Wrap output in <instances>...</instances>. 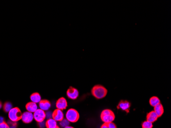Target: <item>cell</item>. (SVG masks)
Returning a JSON list of instances; mask_svg holds the SVG:
<instances>
[{"mask_svg":"<svg viewBox=\"0 0 171 128\" xmlns=\"http://www.w3.org/2000/svg\"><path fill=\"white\" fill-rule=\"evenodd\" d=\"M108 91L103 86L100 85L94 86L91 90V93L97 99H102L107 94Z\"/></svg>","mask_w":171,"mask_h":128,"instance_id":"6da1fadb","label":"cell"},{"mask_svg":"<svg viewBox=\"0 0 171 128\" xmlns=\"http://www.w3.org/2000/svg\"><path fill=\"white\" fill-rule=\"evenodd\" d=\"M100 118L104 123L113 122L115 118L114 112L110 109L103 110L100 114Z\"/></svg>","mask_w":171,"mask_h":128,"instance_id":"7a4b0ae2","label":"cell"},{"mask_svg":"<svg viewBox=\"0 0 171 128\" xmlns=\"http://www.w3.org/2000/svg\"><path fill=\"white\" fill-rule=\"evenodd\" d=\"M22 112L18 107L12 108L8 112V117L12 122H17L22 119Z\"/></svg>","mask_w":171,"mask_h":128,"instance_id":"3957f363","label":"cell"},{"mask_svg":"<svg viewBox=\"0 0 171 128\" xmlns=\"http://www.w3.org/2000/svg\"><path fill=\"white\" fill-rule=\"evenodd\" d=\"M66 118L69 122H77L80 118V114L77 110L71 108L66 112Z\"/></svg>","mask_w":171,"mask_h":128,"instance_id":"277c9868","label":"cell"},{"mask_svg":"<svg viewBox=\"0 0 171 128\" xmlns=\"http://www.w3.org/2000/svg\"><path fill=\"white\" fill-rule=\"evenodd\" d=\"M33 118L36 122H44L46 118V113L41 109H38L33 113Z\"/></svg>","mask_w":171,"mask_h":128,"instance_id":"5b68a950","label":"cell"},{"mask_svg":"<svg viewBox=\"0 0 171 128\" xmlns=\"http://www.w3.org/2000/svg\"><path fill=\"white\" fill-rule=\"evenodd\" d=\"M67 95L68 98L71 100H76L79 95V92L76 89L70 87L67 91Z\"/></svg>","mask_w":171,"mask_h":128,"instance_id":"8992f818","label":"cell"},{"mask_svg":"<svg viewBox=\"0 0 171 128\" xmlns=\"http://www.w3.org/2000/svg\"><path fill=\"white\" fill-rule=\"evenodd\" d=\"M131 107V104L127 100H121L117 106L118 109L125 111L128 113L130 111V108Z\"/></svg>","mask_w":171,"mask_h":128,"instance_id":"52a82bcc","label":"cell"},{"mask_svg":"<svg viewBox=\"0 0 171 128\" xmlns=\"http://www.w3.org/2000/svg\"><path fill=\"white\" fill-rule=\"evenodd\" d=\"M64 113L62 110L56 109L52 112V117L56 122H60L64 119Z\"/></svg>","mask_w":171,"mask_h":128,"instance_id":"ba28073f","label":"cell"},{"mask_svg":"<svg viewBox=\"0 0 171 128\" xmlns=\"http://www.w3.org/2000/svg\"><path fill=\"white\" fill-rule=\"evenodd\" d=\"M33 114L31 112H25L22 114V119L23 122L25 124H29L32 122L33 119Z\"/></svg>","mask_w":171,"mask_h":128,"instance_id":"9c48e42d","label":"cell"},{"mask_svg":"<svg viewBox=\"0 0 171 128\" xmlns=\"http://www.w3.org/2000/svg\"><path fill=\"white\" fill-rule=\"evenodd\" d=\"M67 106H68L67 102L64 97H61L59 98L56 103V108L60 110H65L66 109Z\"/></svg>","mask_w":171,"mask_h":128,"instance_id":"30bf717a","label":"cell"},{"mask_svg":"<svg viewBox=\"0 0 171 128\" xmlns=\"http://www.w3.org/2000/svg\"><path fill=\"white\" fill-rule=\"evenodd\" d=\"M39 107L41 110L47 111L51 107V103L47 100H43L39 102Z\"/></svg>","mask_w":171,"mask_h":128,"instance_id":"8fae6325","label":"cell"},{"mask_svg":"<svg viewBox=\"0 0 171 128\" xmlns=\"http://www.w3.org/2000/svg\"><path fill=\"white\" fill-rule=\"evenodd\" d=\"M26 109L28 112L34 113L38 109V106L34 102H29L26 104Z\"/></svg>","mask_w":171,"mask_h":128,"instance_id":"7c38bea8","label":"cell"},{"mask_svg":"<svg viewBox=\"0 0 171 128\" xmlns=\"http://www.w3.org/2000/svg\"><path fill=\"white\" fill-rule=\"evenodd\" d=\"M158 118V117L157 116V114L155 113V112L154 111L149 112L147 115V120L152 123L156 122Z\"/></svg>","mask_w":171,"mask_h":128,"instance_id":"4fadbf2b","label":"cell"},{"mask_svg":"<svg viewBox=\"0 0 171 128\" xmlns=\"http://www.w3.org/2000/svg\"><path fill=\"white\" fill-rule=\"evenodd\" d=\"M154 111L155 112L156 114H157L158 117H161L164 112V109H163V106L160 103L154 107Z\"/></svg>","mask_w":171,"mask_h":128,"instance_id":"5bb4252c","label":"cell"},{"mask_svg":"<svg viewBox=\"0 0 171 128\" xmlns=\"http://www.w3.org/2000/svg\"><path fill=\"white\" fill-rule=\"evenodd\" d=\"M30 100L32 101V102H34L36 104L39 103L41 100V96L38 93L35 92L31 95Z\"/></svg>","mask_w":171,"mask_h":128,"instance_id":"9a60e30c","label":"cell"},{"mask_svg":"<svg viewBox=\"0 0 171 128\" xmlns=\"http://www.w3.org/2000/svg\"><path fill=\"white\" fill-rule=\"evenodd\" d=\"M45 125L47 128H56L58 127L56 122L52 118L48 119L46 121Z\"/></svg>","mask_w":171,"mask_h":128,"instance_id":"2e32d148","label":"cell"},{"mask_svg":"<svg viewBox=\"0 0 171 128\" xmlns=\"http://www.w3.org/2000/svg\"><path fill=\"white\" fill-rule=\"evenodd\" d=\"M149 102L150 105L154 107L156 105L160 103V100L156 96H153L150 99Z\"/></svg>","mask_w":171,"mask_h":128,"instance_id":"e0dca14e","label":"cell"},{"mask_svg":"<svg viewBox=\"0 0 171 128\" xmlns=\"http://www.w3.org/2000/svg\"><path fill=\"white\" fill-rule=\"evenodd\" d=\"M12 108V104L9 102H6L3 106V110L5 112H9Z\"/></svg>","mask_w":171,"mask_h":128,"instance_id":"ac0fdd59","label":"cell"},{"mask_svg":"<svg viewBox=\"0 0 171 128\" xmlns=\"http://www.w3.org/2000/svg\"><path fill=\"white\" fill-rule=\"evenodd\" d=\"M100 128H117L116 124L113 122H110V123H104L102 124Z\"/></svg>","mask_w":171,"mask_h":128,"instance_id":"d6986e66","label":"cell"},{"mask_svg":"<svg viewBox=\"0 0 171 128\" xmlns=\"http://www.w3.org/2000/svg\"><path fill=\"white\" fill-rule=\"evenodd\" d=\"M70 124V122L67 119L64 118L63 120L60 121V126L62 128H65L66 127L69 126Z\"/></svg>","mask_w":171,"mask_h":128,"instance_id":"ffe728a7","label":"cell"},{"mask_svg":"<svg viewBox=\"0 0 171 128\" xmlns=\"http://www.w3.org/2000/svg\"><path fill=\"white\" fill-rule=\"evenodd\" d=\"M153 127V123L150 122L147 120L145 121L142 124V128H152Z\"/></svg>","mask_w":171,"mask_h":128,"instance_id":"44dd1931","label":"cell"},{"mask_svg":"<svg viewBox=\"0 0 171 128\" xmlns=\"http://www.w3.org/2000/svg\"><path fill=\"white\" fill-rule=\"evenodd\" d=\"M8 126L9 127V128H16V127H17V123L16 122H12L11 120L10 121H9L8 123Z\"/></svg>","mask_w":171,"mask_h":128,"instance_id":"7402d4cb","label":"cell"},{"mask_svg":"<svg viewBox=\"0 0 171 128\" xmlns=\"http://www.w3.org/2000/svg\"><path fill=\"white\" fill-rule=\"evenodd\" d=\"M0 128H9L7 123L3 122L0 123Z\"/></svg>","mask_w":171,"mask_h":128,"instance_id":"603a6c76","label":"cell"},{"mask_svg":"<svg viewBox=\"0 0 171 128\" xmlns=\"http://www.w3.org/2000/svg\"><path fill=\"white\" fill-rule=\"evenodd\" d=\"M52 113H51V111H49V112L48 111L46 113V117L48 118V119H50L52 117Z\"/></svg>","mask_w":171,"mask_h":128,"instance_id":"cb8c5ba5","label":"cell"},{"mask_svg":"<svg viewBox=\"0 0 171 128\" xmlns=\"http://www.w3.org/2000/svg\"><path fill=\"white\" fill-rule=\"evenodd\" d=\"M38 126L40 127L41 128H44V127L45 126V124H44V122H38Z\"/></svg>","mask_w":171,"mask_h":128,"instance_id":"d4e9b609","label":"cell"},{"mask_svg":"<svg viewBox=\"0 0 171 128\" xmlns=\"http://www.w3.org/2000/svg\"><path fill=\"white\" fill-rule=\"evenodd\" d=\"M74 128L73 127H72L69 126L66 127L65 128Z\"/></svg>","mask_w":171,"mask_h":128,"instance_id":"484cf974","label":"cell"},{"mask_svg":"<svg viewBox=\"0 0 171 128\" xmlns=\"http://www.w3.org/2000/svg\"><path fill=\"white\" fill-rule=\"evenodd\" d=\"M2 102H0V109H1V108H2Z\"/></svg>","mask_w":171,"mask_h":128,"instance_id":"4316f807","label":"cell"},{"mask_svg":"<svg viewBox=\"0 0 171 128\" xmlns=\"http://www.w3.org/2000/svg\"><path fill=\"white\" fill-rule=\"evenodd\" d=\"M56 128H60V127H56Z\"/></svg>","mask_w":171,"mask_h":128,"instance_id":"83f0119b","label":"cell"}]
</instances>
